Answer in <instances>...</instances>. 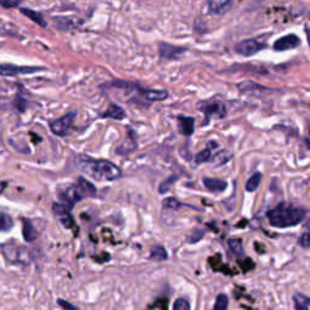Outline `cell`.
<instances>
[{"instance_id": "obj_12", "label": "cell", "mask_w": 310, "mask_h": 310, "mask_svg": "<svg viewBox=\"0 0 310 310\" xmlns=\"http://www.w3.org/2000/svg\"><path fill=\"white\" fill-rule=\"evenodd\" d=\"M203 183L208 190L213 191V193H222V191L226 190V188L228 186V183H227L226 181L218 180V178L204 177Z\"/></svg>"}, {"instance_id": "obj_23", "label": "cell", "mask_w": 310, "mask_h": 310, "mask_svg": "<svg viewBox=\"0 0 310 310\" xmlns=\"http://www.w3.org/2000/svg\"><path fill=\"white\" fill-rule=\"evenodd\" d=\"M228 304H229L228 297H227L224 293H221L218 294L217 298H216L213 310H227L228 309Z\"/></svg>"}, {"instance_id": "obj_7", "label": "cell", "mask_w": 310, "mask_h": 310, "mask_svg": "<svg viewBox=\"0 0 310 310\" xmlns=\"http://www.w3.org/2000/svg\"><path fill=\"white\" fill-rule=\"evenodd\" d=\"M301 45V39L296 34H289L279 38L274 42V50L276 51H287V50L296 49Z\"/></svg>"}, {"instance_id": "obj_24", "label": "cell", "mask_w": 310, "mask_h": 310, "mask_svg": "<svg viewBox=\"0 0 310 310\" xmlns=\"http://www.w3.org/2000/svg\"><path fill=\"white\" fill-rule=\"evenodd\" d=\"M211 159V145H207V148L204 150H201L200 153H198L195 156V163L196 164H203L207 163Z\"/></svg>"}, {"instance_id": "obj_28", "label": "cell", "mask_w": 310, "mask_h": 310, "mask_svg": "<svg viewBox=\"0 0 310 310\" xmlns=\"http://www.w3.org/2000/svg\"><path fill=\"white\" fill-rule=\"evenodd\" d=\"M175 182H176V177H173V176H172V177L168 178V180H165V181H164V182L160 185V188H159V191H160L161 194L166 193V191L170 190L171 186H172Z\"/></svg>"}, {"instance_id": "obj_2", "label": "cell", "mask_w": 310, "mask_h": 310, "mask_svg": "<svg viewBox=\"0 0 310 310\" xmlns=\"http://www.w3.org/2000/svg\"><path fill=\"white\" fill-rule=\"evenodd\" d=\"M307 216L308 211L306 208L291 203H280L267 213L270 226L276 228H289L298 226L306 219Z\"/></svg>"}, {"instance_id": "obj_1", "label": "cell", "mask_w": 310, "mask_h": 310, "mask_svg": "<svg viewBox=\"0 0 310 310\" xmlns=\"http://www.w3.org/2000/svg\"><path fill=\"white\" fill-rule=\"evenodd\" d=\"M82 172L97 181H117L122 177V170L112 161L104 159H93L87 155H79L75 159Z\"/></svg>"}, {"instance_id": "obj_19", "label": "cell", "mask_w": 310, "mask_h": 310, "mask_svg": "<svg viewBox=\"0 0 310 310\" xmlns=\"http://www.w3.org/2000/svg\"><path fill=\"white\" fill-rule=\"evenodd\" d=\"M262 181V173L261 172H256L248 178V181L246 182V190L249 191H256L258 189L259 185H261Z\"/></svg>"}, {"instance_id": "obj_16", "label": "cell", "mask_w": 310, "mask_h": 310, "mask_svg": "<svg viewBox=\"0 0 310 310\" xmlns=\"http://www.w3.org/2000/svg\"><path fill=\"white\" fill-rule=\"evenodd\" d=\"M142 93L145 100L150 101V102L164 101L168 97V92L165 90H143Z\"/></svg>"}, {"instance_id": "obj_17", "label": "cell", "mask_w": 310, "mask_h": 310, "mask_svg": "<svg viewBox=\"0 0 310 310\" xmlns=\"http://www.w3.org/2000/svg\"><path fill=\"white\" fill-rule=\"evenodd\" d=\"M294 309L296 310H309L310 299L308 296L303 293H296L293 296Z\"/></svg>"}, {"instance_id": "obj_21", "label": "cell", "mask_w": 310, "mask_h": 310, "mask_svg": "<svg viewBox=\"0 0 310 310\" xmlns=\"http://www.w3.org/2000/svg\"><path fill=\"white\" fill-rule=\"evenodd\" d=\"M150 259L154 261H165L167 259V252L163 246H153L150 249Z\"/></svg>"}, {"instance_id": "obj_11", "label": "cell", "mask_w": 310, "mask_h": 310, "mask_svg": "<svg viewBox=\"0 0 310 310\" xmlns=\"http://www.w3.org/2000/svg\"><path fill=\"white\" fill-rule=\"evenodd\" d=\"M186 50L183 47H176L172 46V45H168L163 42L160 45V56L161 59L164 60H172V59H177L181 54H183Z\"/></svg>"}, {"instance_id": "obj_20", "label": "cell", "mask_w": 310, "mask_h": 310, "mask_svg": "<svg viewBox=\"0 0 310 310\" xmlns=\"http://www.w3.org/2000/svg\"><path fill=\"white\" fill-rule=\"evenodd\" d=\"M228 246L230 248V251L233 252L235 256L243 257L244 256V248H243V241L240 239H230L228 240Z\"/></svg>"}, {"instance_id": "obj_15", "label": "cell", "mask_w": 310, "mask_h": 310, "mask_svg": "<svg viewBox=\"0 0 310 310\" xmlns=\"http://www.w3.org/2000/svg\"><path fill=\"white\" fill-rule=\"evenodd\" d=\"M126 113L122 107L117 104H110V107L102 114V118H110V119L123 120L125 119Z\"/></svg>"}, {"instance_id": "obj_5", "label": "cell", "mask_w": 310, "mask_h": 310, "mask_svg": "<svg viewBox=\"0 0 310 310\" xmlns=\"http://www.w3.org/2000/svg\"><path fill=\"white\" fill-rule=\"evenodd\" d=\"M52 212L55 213L56 218L59 219L60 223L64 227L65 229H75L77 224H75L74 218H73L72 213H70L69 208L65 207L62 204H54L52 205Z\"/></svg>"}, {"instance_id": "obj_30", "label": "cell", "mask_w": 310, "mask_h": 310, "mask_svg": "<svg viewBox=\"0 0 310 310\" xmlns=\"http://www.w3.org/2000/svg\"><path fill=\"white\" fill-rule=\"evenodd\" d=\"M57 303H59L60 306H61L62 308L65 309V310H78L77 308H75V307H73V304L68 303V302L63 301V299H59V301H57Z\"/></svg>"}, {"instance_id": "obj_26", "label": "cell", "mask_w": 310, "mask_h": 310, "mask_svg": "<svg viewBox=\"0 0 310 310\" xmlns=\"http://www.w3.org/2000/svg\"><path fill=\"white\" fill-rule=\"evenodd\" d=\"M181 206H185L181 201H178L176 198H167L163 201V207L168 208V210H177Z\"/></svg>"}, {"instance_id": "obj_29", "label": "cell", "mask_w": 310, "mask_h": 310, "mask_svg": "<svg viewBox=\"0 0 310 310\" xmlns=\"http://www.w3.org/2000/svg\"><path fill=\"white\" fill-rule=\"evenodd\" d=\"M299 245L302 246L303 248H309L310 246V235H309V231H304L303 234L301 235V238H299L298 240Z\"/></svg>"}, {"instance_id": "obj_8", "label": "cell", "mask_w": 310, "mask_h": 310, "mask_svg": "<svg viewBox=\"0 0 310 310\" xmlns=\"http://www.w3.org/2000/svg\"><path fill=\"white\" fill-rule=\"evenodd\" d=\"M41 70L39 67H17L12 64H0V75H6V77H12L17 74H31Z\"/></svg>"}, {"instance_id": "obj_3", "label": "cell", "mask_w": 310, "mask_h": 310, "mask_svg": "<svg viewBox=\"0 0 310 310\" xmlns=\"http://www.w3.org/2000/svg\"><path fill=\"white\" fill-rule=\"evenodd\" d=\"M75 117H77V112H70L68 113V114L63 115V117L60 118V119L55 120V122H52L51 124H50L51 131L56 136L64 137V136L68 135L70 127L73 126Z\"/></svg>"}, {"instance_id": "obj_22", "label": "cell", "mask_w": 310, "mask_h": 310, "mask_svg": "<svg viewBox=\"0 0 310 310\" xmlns=\"http://www.w3.org/2000/svg\"><path fill=\"white\" fill-rule=\"evenodd\" d=\"M239 89L241 90V91H252V90H259V91H269V89H267V87L264 86H261V85L256 84V83L253 82H244V83H240L239 84Z\"/></svg>"}, {"instance_id": "obj_4", "label": "cell", "mask_w": 310, "mask_h": 310, "mask_svg": "<svg viewBox=\"0 0 310 310\" xmlns=\"http://www.w3.org/2000/svg\"><path fill=\"white\" fill-rule=\"evenodd\" d=\"M72 186L79 201L86 198H96V195H97V189H96V186H93L91 182L85 180L84 177L78 178L77 182Z\"/></svg>"}, {"instance_id": "obj_31", "label": "cell", "mask_w": 310, "mask_h": 310, "mask_svg": "<svg viewBox=\"0 0 310 310\" xmlns=\"http://www.w3.org/2000/svg\"><path fill=\"white\" fill-rule=\"evenodd\" d=\"M0 4L5 7H12L17 5V1H15V0H0Z\"/></svg>"}, {"instance_id": "obj_6", "label": "cell", "mask_w": 310, "mask_h": 310, "mask_svg": "<svg viewBox=\"0 0 310 310\" xmlns=\"http://www.w3.org/2000/svg\"><path fill=\"white\" fill-rule=\"evenodd\" d=\"M264 47H266V44H263V42L258 41V40L256 39H248L239 42L235 46V51L238 52L239 55L249 57L256 55L257 52H259L261 50H263Z\"/></svg>"}, {"instance_id": "obj_14", "label": "cell", "mask_w": 310, "mask_h": 310, "mask_svg": "<svg viewBox=\"0 0 310 310\" xmlns=\"http://www.w3.org/2000/svg\"><path fill=\"white\" fill-rule=\"evenodd\" d=\"M178 125H180V131L182 135L191 136L194 133V119L189 117H180L178 118Z\"/></svg>"}, {"instance_id": "obj_25", "label": "cell", "mask_w": 310, "mask_h": 310, "mask_svg": "<svg viewBox=\"0 0 310 310\" xmlns=\"http://www.w3.org/2000/svg\"><path fill=\"white\" fill-rule=\"evenodd\" d=\"M14 226V221L6 213H0V230H10Z\"/></svg>"}, {"instance_id": "obj_32", "label": "cell", "mask_w": 310, "mask_h": 310, "mask_svg": "<svg viewBox=\"0 0 310 310\" xmlns=\"http://www.w3.org/2000/svg\"><path fill=\"white\" fill-rule=\"evenodd\" d=\"M7 183L6 182H0V194L2 193V191L5 190V188H6Z\"/></svg>"}, {"instance_id": "obj_10", "label": "cell", "mask_w": 310, "mask_h": 310, "mask_svg": "<svg viewBox=\"0 0 310 310\" xmlns=\"http://www.w3.org/2000/svg\"><path fill=\"white\" fill-rule=\"evenodd\" d=\"M233 0H208L207 6L211 14L223 15L230 9Z\"/></svg>"}, {"instance_id": "obj_27", "label": "cell", "mask_w": 310, "mask_h": 310, "mask_svg": "<svg viewBox=\"0 0 310 310\" xmlns=\"http://www.w3.org/2000/svg\"><path fill=\"white\" fill-rule=\"evenodd\" d=\"M173 310H190V304L185 298H178L173 304Z\"/></svg>"}, {"instance_id": "obj_9", "label": "cell", "mask_w": 310, "mask_h": 310, "mask_svg": "<svg viewBox=\"0 0 310 310\" xmlns=\"http://www.w3.org/2000/svg\"><path fill=\"white\" fill-rule=\"evenodd\" d=\"M204 113H205L206 118H211V117H215V118H224L226 115V107L222 102L219 101H213V102L208 103V104H205L203 108H201Z\"/></svg>"}, {"instance_id": "obj_13", "label": "cell", "mask_w": 310, "mask_h": 310, "mask_svg": "<svg viewBox=\"0 0 310 310\" xmlns=\"http://www.w3.org/2000/svg\"><path fill=\"white\" fill-rule=\"evenodd\" d=\"M22 224H23V236L24 240L32 243L37 239L38 231L35 229V227L33 226L32 221H29L28 218H22Z\"/></svg>"}, {"instance_id": "obj_18", "label": "cell", "mask_w": 310, "mask_h": 310, "mask_svg": "<svg viewBox=\"0 0 310 310\" xmlns=\"http://www.w3.org/2000/svg\"><path fill=\"white\" fill-rule=\"evenodd\" d=\"M21 12L24 15V16H27L28 19H31L33 22H35V23L39 24V26L46 27V22H45L44 17H42L41 14H39V12L34 11V10H31V9H22Z\"/></svg>"}]
</instances>
